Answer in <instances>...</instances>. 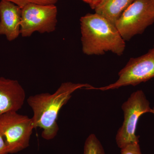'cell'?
I'll list each match as a JSON object with an SVG mask.
<instances>
[{
    "instance_id": "cell-1",
    "label": "cell",
    "mask_w": 154,
    "mask_h": 154,
    "mask_svg": "<svg viewBox=\"0 0 154 154\" xmlns=\"http://www.w3.org/2000/svg\"><path fill=\"white\" fill-rule=\"evenodd\" d=\"M94 88L88 84L66 82L63 83L53 94L43 93L29 96L27 102L33 111L31 118L34 128L42 130L41 135L44 139L49 140L54 138L59 131V113L71 98L72 94L79 89Z\"/></svg>"
},
{
    "instance_id": "cell-3",
    "label": "cell",
    "mask_w": 154,
    "mask_h": 154,
    "mask_svg": "<svg viewBox=\"0 0 154 154\" xmlns=\"http://www.w3.org/2000/svg\"><path fill=\"white\" fill-rule=\"evenodd\" d=\"M122 108L124 113V121L116 137V143L120 149L128 145L139 143V137L136 135L139 119L144 113H152V110L141 90L133 93L123 103Z\"/></svg>"
},
{
    "instance_id": "cell-18",
    "label": "cell",
    "mask_w": 154,
    "mask_h": 154,
    "mask_svg": "<svg viewBox=\"0 0 154 154\" xmlns=\"http://www.w3.org/2000/svg\"><path fill=\"white\" fill-rule=\"evenodd\" d=\"M152 113H153V114H154V109L153 110V111Z\"/></svg>"
},
{
    "instance_id": "cell-12",
    "label": "cell",
    "mask_w": 154,
    "mask_h": 154,
    "mask_svg": "<svg viewBox=\"0 0 154 154\" xmlns=\"http://www.w3.org/2000/svg\"><path fill=\"white\" fill-rule=\"evenodd\" d=\"M19 6L21 8L29 4L40 5H55L58 0H6Z\"/></svg>"
},
{
    "instance_id": "cell-6",
    "label": "cell",
    "mask_w": 154,
    "mask_h": 154,
    "mask_svg": "<svg viewBox=\"0 0 154 154\" xmlns=\"http://www.w3.org/2000/svg\"><path fill=\"white\" fill-rule=\"evenodd\" d=\"M57 14V8L54 5H27L22 9L20 34L27 37L35 32L43 33L55 31Z\"/></svg>"
},
{
    "instance_id": "cell-2",
    "label": "cell",
    "mask_w": 154,
    "mask_h": 154,
    "mask_svg": "<svg viewBox=\"0 0 154 154\" xmlns=\"http://www.w3.org/2000/svg\"><path fill=\"white\" fill-rule=\"evenodd\" d=\"M83 52L87 55H101L111 52L123 54L125 41L115 25L96 13L88 14L80 19Z\"/></svg>"
},
{
    "instance_id": "cell-5",
    "label": "cell",
    "mask_w": 154,
    "mask_h": 154,
    "mask_svg": "<svg viewBox=\"0 0 154 154\" xmlns=\"http://www.w3.org/2000/svg\"><path fill=\"white\" fill-rule=\"evenodd\" d=\"M34 129L32 118L17 112L0 115V131L5 139L8 153L14 154L27 148Z\"/></svg>"
},
{
    "instance_id": "cell-8",
    "label": "cell",
    "mask_w": 154,
    "mask_h": 154,
    "mask_svg": "<svg viewBox=\"0 0 154 154\" xmlns=\"http://www.w3.org/2000/svg\"><path fill=\"white\" fill-rule=\"evenodd\" d=\"M25 99V90L17 80L0 77V115L17 112Z\"/></svg>"
},
{
    "instance_id": "cell-11",
    "label": "cell",
    "mask_w": 154,
    "mask_h": 154,
    "mask_svg": "<svg viewBox=\"0 0 154 154\" xmlns=\"http://www.w3.org/2000/svg\"><path fill=\"white\" fill-rule=\"evenodd\" d=\"M84 154H105L102 144L94 134H90L86 139Z\"/></svg>"
},
{
    "instance_id": "cell-15",
    "label": "cell",
    "mask_w": 154,
    "mask_h": 154,
    "mask_svg": "<svg viewBox=\"0 0 154 154\" xmlns=\"http://www.w3.org/2000/svg\"><path fill=\"white\" fill-rule=\"evenodd\" d=\"M101 0H92V3L90 5V7H91L92 9H94L95 7L97 5V4L101 1Z\"/></svg>"
},
{
    "instance_id": "cell-10",
    "label": "cell",
    "mask_w": 154,
    "mask_h": 154,
    "mask_svg": "<svg viewBox=\"0 0 154 154\" xmlns=\"http://www.w3.org/2000/svg\"><path fill=\"white\" fill-rule=\"evenodd\" d=\"M134 0H101L94 10L95 13L115 25L121 15Z\"/></svg>"
},
{
    "instance_id": "cell-4",
    "label": "cell",
    "mask_w": 154,
    "mask_h": 154,
    "mask_svg": "<svg viewBox=\"0 0 154 154\" xmlns=\"http://www.w3.org/2000/svg\"><path fill=\"white\" fill-rule=\"evenodd\" d=\"M154 22L151 0H134L123 12L115 26L125 41L142 34Z\"/></svg>"
},
{
    "instance_id": "cell-16",
    "label": "cell",
    "mask_w": 154,
    "mask_h": 154,
    "mask_svg": "<svg viewBox=\"0 0 154 154\" xmlns=\"http://www.w3.org/2000/svg\"><path fill=\"white\" fill-rule=\"evenodd\" d=\"M82 1H84L85 2L89 4L90 5H91L92 2V0H82Z\"/></svg>"
},
{
    "instance_id": "cell-17",
    "label": "cell",
    "mask_w": 154,
    "mask_h": 154,
    "mask_svg": "<svg viewBox=\"0 0 154 154\" xmlns=\"http://www.w3.org/2000/svg\"><path fill=\"white\" fill-rule=\"evenodd\" d=\"M152 2V3L153 5L154 6V0H151Z\"/></svg>"
},
{
    "instance_id": "cell-13",
    "label": "cell",
    "mask_w": 154,
    "mask_h": 154,
    "mask_svg": "<svg viewBox=\"0 0 154 154\" xmlns=\"http://www.w3.org/2000/svg\"><path fill=\"white\" fill-rule=\"evenodd\" d=\"M120 154H142L139 143H133L121 149Z\"/></svg>"
},
{
    "instance_id": "cell-14",
    "label": "cell",
    "mask_w": 154,
    "mask_h": 154,
    "mask_svg": "<svg viewBox=\"0 0 154 154\" xmlns=\"http://www.w3.org/2000/svg\"><path fill=\"white\" fill-rule=\"evenodd\" d=\"M9 154L8 151L5 139L0 131V154Z\"/></svg>"
},
{
    "instance_id": "cell-7",
    "label": "cell",
    "mask_w": 154,
    "mask_h": 154,
    "mask_svg": "<svg viewBox=\"0 0 154 154\" xmlns=\"http://www.w3.org/2000/svg\"><path fill=\"white\" fill-rule=\"evenodd\" d=\"M118 80L109 85L94 89L106 91L122 87L136 86L154 78V45L143 55L131 58L118 73Z\"/></svg>"
},
{
    "instance_id": "cell-9",
    "label": "cell",
    "mask_w": 154,
    "mask_h": 154,
    "mask_svg": "<svg viewBox=\"0 0 154 154\" xmlns=\"http://www.w3.org/2000/svg\"><path fill=\"white\" fill-rule=\"evenodd\" d=\"M22 8L6 0L0 2V35L9 41H14L20 34Z\"/></svg>"
}]
</instances>
